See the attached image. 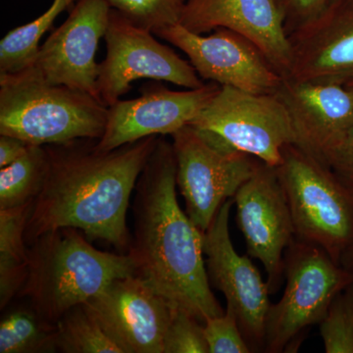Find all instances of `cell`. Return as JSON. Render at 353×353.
Masks as SVG:
<instances>
[{
  "label": "cell",
  "mask_w": 353,
  "mask_h": 353,
  "mask_svg": "<svg viewBox=\"0 0 353 353\" xmlns=\"http://www.w3.org/2000/svg\"><path fill=\"white\" fill-rule=\"evenodd\" d=\"M158 138L148 137L110 152L87 145L88 139L44 145L48 174L32 203L25 234L28 245L46 232L71 227L90 240L129 252L130 199Z\"/></svg>",
  "instance_id": "1"
},
{
  "label": "cell",
  "mask_w": 353,
  "mask_h": 353,
  "mask_svg": "<svg viewBox=\"0 0 353 353\" xmlns=\"http://www.w3.org/2000/svg\"><path fill=\"white\" fill-rule=\"evenodd\" d=\"M173 145L158 138L136 185L129 254L134 274L204 324L224 314L209 283L203 233L176 199Z\"/></svg>",
  "instance_id": "2"
},
{
  "label": "cell",
  "mask_w": 353,
  "mask_h": 353,
  "mask_svg": "<svg viewBox=\"0 0 353 353\" xmlns=\"http://www.w3.org/2000/svg\"><path fill=\"white\" fill-rule=\"evenodd\" d=\"M29 270L18 296L57 325L65 313L88 303L113 281L136 275L132 257L97 250L75 228L46 232L29 245Z\"/></svg>",
  "instance_id": "3"
},
{
  "label": "cell",
  "mask_w": 353,
  "mask_h": 353,
  "mask_svg": "<svg viewBox=\"0 0 353 353\" xmlns=\"http://www.w3.org/2000/svg\"><path fill=\"white\" fill-rule=\"evenodd\" d=\"M297 241L319 246L341 265L353 246V194L319 158L285 146L276 167Z\"/></svg>",
  "instance_id": "4"
},
{
  "label": "cell",
  "mask_w": 353,
  "mask_h": 353,
  "mask_svg": "<svg viewBox=\"0 0 353 353\" xmlns=\"http://www.w3.org/2000/svg\"><path fill=\"white\" fill-rule=\"evenodd\" d=\"M108 106L94 95L64 85L0 81V134L30 145L99 141Z\"/></svg>",
  "instance_id": "5"
},
{
  "label": "cell",
  "mask_w": 353,
  "mask_h": 353,
  "mask_svg": "<svg viewBox=\"0 0 353 353\" xmlns=\"http://www.w3.org/2000/svg\"><path fill=\"white\" fill-rule=\"evenodd\" d=\"M285 288L271 304L264 352L280 353L304 330L320 324L339 294L353 284V274L336 263L319 246L296 241L285 250Z\"/></svg>",
  "instance_id": "6"
},
{
  "label": "cell",
  "mask_w": 353,
  "mask_h": 353,
  "mask_svg": "<svg viewBox=\"0 0 353 353\" xmlns=\"http://www.w3.org/2000/svg\"><path fill=\"white\" fill-rule=\"evenodd\" d=\"M176 187L185 212L202 232L218 210L253 175L260 160L226 145L211 132L187 125L172 134Z\"/></svg>",
  "instance_id": "7"
},
{
  "label": "cell",
  "mask_w": 353,
  "mask_h": 353,
  "mask_svg": "<svg viewBox=\"0 0 353 353\" xmlns=\"http://www.w3.org/2000/svg\"><path fill=\"white\" fill-rule=\"evenodd\" d=\"M190 125L275 168L283 162L285 146L296 145L289 111L276 94H252L221 85Z\"/></svg>",
  "instance_id": "8"
},
{
  "label": "cell",
  "mask_w": 353,
  "mask_h": 353,
  "mask_svg": "<svg viewBox=\"0 0 353 353\" xmlns=\"http://www.w3.org/2000/svg\"><path fill=\"white\" fill-rule=\"evenodd\" d=\"M110 11L108 0H78L63 24L39 46L31 63L17 73L0 74V81L64 85L99 99L95 54Z\"/></svg>",
  "instance_id": "9"
},
{
  "label": "cell",
  "mask_w": 353,
  "mask_h": 353,
  "mask_svg": "<svg viewBox=\"0 0 353 353\" xmlns=\"http://www.w3.org/2000/svg\"><path fill=\"white\" fill-rule=\"evenodd\" d=\"M152 34L111 8L104 34L106 57L99 64L97 78V94L106 105L119 101L139 79L164 81L185 88L205 85L190 61L159 43Z\"/></svg>",
  "instance_id": "10"
},
{
  "label": "cell",
  "mask_w": 353,
  "mask_h": 353,
  "mask_svg": "<svg viewBox=\"0 0 353 353\" xmlns=\"http://www.w3.org/2000/svg\"><path fill=\"white\" fill-rule=\"evenodd\" d=\"M233 204V199L225 201L203 233L206 270L211 287L226 297L227 308L236 315L252 352H264L271 290L250 256L234 250L229 230Z\"/></svg>",
  "instance_id": "11"
},
{
  "label": "cell",
  "mask_w": 353,
  "mask_h": 353,
  "mask_svg": "<svg viewBox=\"0 0 353 353\" xmlns=\"http://www.w3.org/2000/svg\"><path fill=\"white\" fill-rule=\"evenodd\" d=\"M154 34L182 50L202 80L259 94H275L284 80L252 41L231 30L206 36L176 24Z\"/></svg>",
  "instance_id": "12"
},
{
  "label": "cell",
  "mask_w": 353,
  "mask_h": 353,
  "mask_svg": "<svg viewBox=\"0 0 353 353\" xmlns=\"http://www.w3.org/2000/svg\"><path fill=\"white\" fill-rule=\"evenodd\" d=\"M233 199L248 255L263 264L271 292H277L285 276L284 253L296 241V231L275 167L260 161Z\"/></svg>",
  "instance_id": "13"
},
{
  "label": "cell",
  "mask_w": 353,
  "mask_h": 353,
  "mask_svg": "<svg viewBox=\"0 0 353 353\" xmlns=\"http://www.w3.org/2000/svg\"><path fill=\"white\" fill-rule=\"evenodd\" d=\"M220 88L213 82L185 90H169L160 83L143 85L138 99H119L108 106L105 131L95 148L110 152L148 137L172 136L190 125Z\"/></svg>",
  "instance_id": "14"
},
{
  "label": "cell",
  "mask_w": 353,
  "mask_h": 353,
  "mask_svg": "<svg viewBox=\"0 0 353 353\" xmlns=\"http://www.w3.org/2000/svg\"><path fill=\"white\" fill-rule=\"evenodd\" d=\"M83 304L125 353H163L175 304L143 279H117Z\"/></svg>",
  "instance_id": "15"
},
{
  "label": "cell",
  "mask_w": 353,
  "mask_h": 353,
  "mask_svg": "<svg viewBox=\"0 0 353 353\" xmlns=\"http://www.w3.org/2000/svg\"><path fill=\"white\" fill-rule=\"evenodd\" d=\"M288 34L290 63L284 78L343 85L353 80V0H328Z\"/></svg>",
  "instance_id": "16"
},
{
  "label": "cell",
  "mask_w": 353,
  "mask_h": 353,
  "mask_svg": "<svg viewBox=\"0 0 353 353\" xmlns=\"http://www.w3.org/2000/svg\"><path fill=\"white\" fill-rule=\"evenodd\" d=\"M179 24L199 34L220 28L238 32L252 41L281 75L289 71V34L273 0H183Z\"/></svg>",
  "instance_id": "17"
},
{
  "label": "cell",
  "mask_w": 353,
  "mask_h": 353,
  "mask_svg": "<svg viewBox=\"0 0 353 353\" xmlns=\"http://www.w3.org/2000/svg\"><path fill=\"white\" fill-rule=\"evenodd\" d=\"M275 94L289 111L296 145L316 157L353 126V97L345 85L284 78Z\"/></svg>",
  "instance_id": "18"
},
{
  "label": "cell",
  "mask_w": 353,
  "mask_h": 353,
  "mask_svg": "<svg viewBox=\"0 0 353 353\" xmlns=\"http://www.w3.org/2000/svg\"><path fill=\"white\" fill-rule=\"evenodd\" d=\"M34 201L17 208L0 209V308L19 294L29 270L25 234Z\"/></svg>",
  "instance_id": "19"
},
{
  "label": "cell",
  "mask_w": 353,
  "mask_h": 353,
  "mask_svg": "<svg viewBox=\"0 0 353 353\" xmlns=\"http://www.w3.org/2000/svg\"><path fill=\"white\" fill-rule=\"evenodd\" d=\"M48 169L46 146L30 145L29 150L0 170V209L17 208L34 201L41 189Z\"/></svg>",
  "instance_id": "20"
},
{
  "label": "cell",
  "mask_w": 353,
  "mask_h": 353,
  "mask_svg": "<svg viewBox=\"0 0 353 353\" xmlns=\"http://www.w3.org/2000/svg\"><path fill=\"white\" fill-rule=\"evenodd\" d=\"M57 325L51 324L30 308L7 313L0 323V353L57 352Z\"/></svg>",
  "instance_id": "21"
},
{
  "label": "cell",
  "mask_w": 353,
  "mask_h": 353,
  "mask_svg": "<svg viewBox=\"0 0 353 353\" xmlns=\"http://www.w3.org/2000/svg\"><path fill=\"white\" fill-rule=\"evenodd\" d=\"M55 345L64 353H125L85 304L70 309L57 323Z\"/></svg>",
  "instance_id": "22"
},
{
  "label": "cell",
  "mask_w": 353,
  "mask_h": 353,
  "mask_svg": "<svg viewBox=\"0 0 353 353\" xmlns=\"http://www.w3.org/2000/svg\"><path fill=\"white\" fill-rule=\"evenodd\" d=\"M76 0H54L52 6L32 22L12 30L0 41V74H14L31 63L39 41L57 16Z\"/></svg>",
  "instance_id": "23"
},
{
  "label": "cell",
  "mask_w": 353,
  "mask_h": 353,
  "mask_svg": "<svg viewBox=\"0 0 353 353\" xmlns=\"http://www.w3.org/2000/svg\"><path fill=\"white\" fill-rule=\"evenodd\" d=\"M327 353H353V284L334 299L319 324Z\"/></svg>",
  "instance_id": "24"
},
{
  "label": "cell",
  "mask_w": 353,
  "mask_h": 353,
  "mask_svg": "<svg viewBox=\"0 0 353 353\" xmlns=\"http://www.w3.org/2000/svg\"><path fill=\"white\" fill-rule=\"evenodd\" d=\"M111 8L153 34L179 24L181 6L175 0H108Z\"/></svg>",
  "instance_id": "25"
},
{
  "label": "cell",
  "mask_w": 353,
  "mask_h": 353,
  "mask_svg": "<svg viewBox=\"0 0 353 353\" xmlns=\"http://www.w3.org/2000/svg\"><path fill=\"white\" fill-rule=\"evenodd\" d=\"M163 353H209L203 324L180 306H174L164 336Z\"/></svg>",
  "instance_id": "26"
},
{
  "label": "cell",
  "mask_w": 353,
  "mask_h": 353,
  "mask_svg": "<svg viewBox=\"0 0 353 353\" xmlns=\"http://www.w3.org/2000/svg\"><path fill=\"white\" fill-rule=\"evenodd\" d=\"M203 331L209 353L252 352L231 309L226 308L224 314L206 320Z\"/></svg>",
  "instance_id": "27"
},
{
  "label": "cell",
  "mask_w": 353,
  "mask_h": 353,
  "mask_svg": "<svg viewBox=\"0 0 353 353\" xmlns=\"http://www.w3.org/2000/svg\"><path fill=\"white\" fill-rule=\"evenodd\" d=\"M319 159L353 194V126L333 141Z\"/></svg>",
  "instance_id": "28"
},
{
  "label": "cell",
  "mask_w": 353,
  "mask_h": 353,
  "mask_svg": "<svg viewBox=\"0 0 353 353\" xmlns=\"http://www.w3.org/2000/svg\"><path fill=\"white\" fill-rule=\"evenodd\" d=\"M284 19L288 34L312 19L327 0H273Z\"/></svg>",
  "instance_id": "29"
},
{
  "label": "cell",
  "mask_w": 353,
  "mask_h": 353,
  "mask_svg": "<svg viewBox=\"0 0 353 353\" xmlns=\"http://www.w3.org/2000/svg\"><path fill=\"white\" fill-rule=\"evenodd\" d=\"M30 143L15 137L0 134V168L7 166L24 155Z\"/></svg>",
  "instance_id": "30"
},
{
  "label": "cell",
  "mask_w": 353,
  "mask_h": 353,
  "mask_svg": "<svg viewBox=\"0 0 353 353\" xmlns=\"http://www.w3.org/2000/svg\"><path fill=\"white\" fill-rule=\"evenodd\" d=\"M341 264L353 274V246L341 260Z\"/></svg>",
  "instance_id": "31"
},
{
  "label": "cell",
  "mask_w": 353,
  "mask_h": 353,
  "mask_svg": "<svg viewBox=\"0 0 353 353\" xmlns=\"http://www.w3.org/2000/svg\"><path fill=\"white\" fill-rule=\"evenodd\" d=\"M345 87L347 88L348 92H350V94H352L353 97V80L350 81V82H348L347 83H345Z\"/></svg>",
  "instance_id": "32"
},
{
  "label": "cell",
  "mask_w": 353,
  "mask_h": 353,
  "mask_svg": "<svg viewBox=\"0 0 353 353\" xmlns=\"http://www.w3.org/2000/svg\"><path fill=\"white\" fill-rule=\"evenodd\" d=\"M176 3L180 4L181 6H182L183 0H175Z\"/></svg>",
  "instance_id": "33"
},
{
  "label": "cell",
  "mask_w": 353,
  "mask_h": 353,
  "mask_svg": "<svg viewBox=\"0 0 353 353\" xmlns=\"http://www.w3.org/2000/svg\"><path fill=\"white\" fill-rule=\"evenodd\" d=\"M327 1H328V0H327Z\"/></svg>",
  "instance_id": "34"
}]
</instances>
